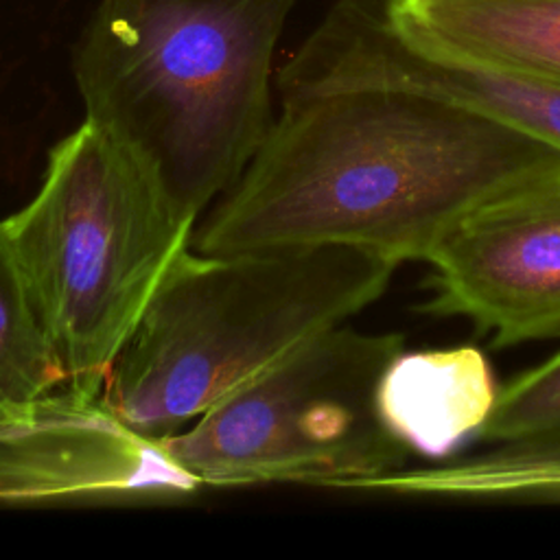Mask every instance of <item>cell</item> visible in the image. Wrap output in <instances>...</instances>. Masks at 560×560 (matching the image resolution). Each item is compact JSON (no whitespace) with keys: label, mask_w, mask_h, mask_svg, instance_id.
<instances>
[{"label":"cell","mask_w":560,"mask_h":560,"mask_svg":"<svg viewBox=\"0 0 560 560\" xmlns=\"http://www.w3.org/2000/svg\"><path fill=\"white\" fill-rule=\"evenodd\" d=\"M278 109L195 230L201 254L350 245L429 260L470 210L560 166V151L453 98L361 74L308 35Z\"/></svg>","instance_id":"6da1fadb"},{"label":"cell","mask_w":560,"mask_h":560,"mask_svg":"<svg viewBox=\"0 0 560 560\" xmlns=\"http://www.w3.org/2000/svg\"><path fill=\"white\" fill-rule=\"evenodd\" d=\"M298 0H98L72 55L85 120L131 151L188 221L225 195L271 118Z\"/></svg>","instance_id":"7a4b0ae2"},{"label":"cell","mask_w":560,"mask_h":560,"mask_svg":"<svg viewBox=\"0 0 560 560\" xmlns=\"http://www.w3.org/2000/svg\"><path fill=\"white\" fill-rule=\"evenodd\" d=\"M394 269L350 245L186 249L112 363L101 400L129 429L162 442L376 302Z\"/></svg>","instance_id":"3957f363"},{"label":"cell","mask_w":560,"mask_h":560,"mask_svg":"<svg viewBox=\"0 0 560 560\" xmlns=\"http://www.w3.org/2000/svg\"><path fill=\"white\" fill-rule=\"evenodd\" d=\"M66 387L105 376L197 230L122 144L83 120L48 153L33 199L0 221Z\"/></svg>","instance_id":"277c9868"},{"label":"cell","mask_w":560,"mask_h":560,"mask_svg":"<svg viewBox=\"0 0 560 560\" xmlns=\"http://www.w3.org/2000/svg\"><path fill=\"white\" fill-rule=\"evenodd\" d=\"M398 332L328 328L162 440L199 486L361 490L411 455L381 422L376 385Z\"/></svg>","instance_id":"5b68a950"},{"label":"cell","mask_w":560,"mask_h":560,"mask_svg":"<svg viewBox=\"0 0 560 560\" xmlns=\"http://www.w3.org/2000/svg\"><path fill=\"white\" fill-rule=\"evenodd\" d=\"M427 262L422 313L466 319L494 348L560 337V166L470 210Z\"/></svg>","instance_id":"8992f818"},{"label":"cell","mask_w":560,"mask_h":560,"mask_svg":"<svg viewBox=\"0 0 560 560\" xmlns=\"http://www.w3.org/2000/svg\"><path fill=\"white\" fill-rule=\"evenodd\" d=\"M197 488L162 442L129 429L101 396L59 387L0 402V501L182 497Z\"/></svg>","instance_id":"52a82bcc"},{"label":"cell","mask_w":560,"mask_h":560,"mask_svg":"<svg viewBox=\"0 0 560 560\" xmlns=\"http://www.w3.org/2000/svg\"><path fill=\"white\" fill-rule=\"evenodd\" d=\"M311 35L361 74L453 98L560 151V79L468 55L398 0H337Z\"/></svg>","instance_id":"ba28073f"},{"label":"cell","mask_w":560,"mask_h":560,"mask_svg":"<svg viewBox=\"0 0 560 560\" xmlns=\"http://www.w3.org/2000/svg\"><path fill=\"white\" fill-rule=\"evenodd\" d=\"M497 394L490 361L475 346L402 348L378 378L376 411L409 453L442 462L477 440Z\"/></svg>","instance_id":"9c48e42d"},{"label":"cell","mask_w":560,"mask_h":560,"mask_svg":"<svg viewBox=\"0 0 560 560\" xmlns=\"http://www.w3.org/2000/svg\"><path fill=\"white\" fill-rule=\"evenodd\" d=\"M361 490L455 501H560V431L492 442L472 455L402 466Z\"/></svg>","instance_id":"30bf717a"},{"label":"cell","mask_w":560,"mask_h":560,"mask_svg":"<svg viewBox=\"0 0 560 560\" xmlns=\"http://www.w3.org/2000/svg\"><path fill=\"white\" fill-rule=\"evenodd\" d=\"M442 42L516 70L560 79V0H398Z\"/></svg>","instance_id":"8fae6325"},{"label":"cell","mask_w":560,"mask_h":560,"mask_svg":"<svg viewBox=\"0 0 560 560\" xmlns=\"http://www.w3.org/2000/svg\"><path fill=\"white\" fill-rule=\"evenodd\" d=\"M66 387L63 370L0 223V402Z\"/></svg>","instance_id":"7c38bea8"},{"label":"cell","mask_w":560,"mask_h":560,"mask_svg":"<svg viewBox=\"0 0 560 560\" xmlns=\"http://www.w3.org/2000/svg\"><path fill=\"white\" fill-rule=\"evenodd\" d=\"M560 431V352L499 385L477 440L512 442Z\"/></svg>","instance_id":"4fadbf2b"}]
</instances>
